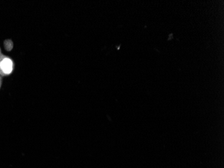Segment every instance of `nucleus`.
Segmentation results:
<instances>
[{
  "mask_svg": "<svg viewBox=\"0 0 224 168\" xmlns=\"http://www.w3.org/2000/svg\"><path fill=\"white\" fill-rule=\"evenodd\" d=\"M0 67L2 70L5 73H11L12 71V62L9 59H4L1 63H0Z\"/></svg>",
  "mask_w": 224,
  "mask_h": 168,
  "instance_id": "nucleus-1",
  "label": "nucleus"
}]
</instances>
